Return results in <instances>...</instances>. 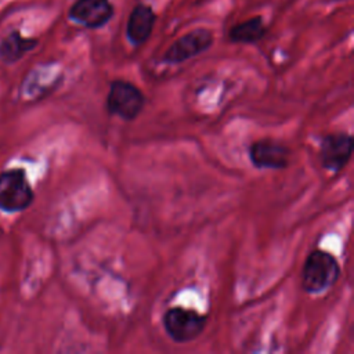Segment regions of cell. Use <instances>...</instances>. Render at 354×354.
I'll return each mask as SVG.
<instances>
[{"instance_id":"obj_3","label":"cell","mask_w":354,"mask_h":354,"mask_svg":"<svg viewBox=\"0 0 354 354\" xmlns=\"http://www.w3.org/2000/svg\"><path fill=\"white\" fill-rule=\"evenodd\" d=\"M213 43L214 35L209 28H195L174 40L165 51L162 61L170 65L183 64L207 51Z\"/></svg>"},{"instance_id":"obj_8","label":"cell","mask_w":354,"mask_h":354,"mask_svg":"<svg viewBox=\"0 0 354 354\" xmlns=\"http://www.w3.org/2000/svg\"><path fill=\"white\" fill-rule=\"evenodd\" d=\"M289 148L275 140L263 138L249 148V158L259 169H285L289 163Z\"/></svg>"},{"instance_id":"obj_9","label":"cell","mask_w":354,"mask_h":354,"mask_svg":"<svg viewBox=\"0 0 354 354\" xmlns=\"http://www.w3.org/2000/svg\"><path fill=\"white\" fill-rule=\"evenodd\" d=\"M158 14L152 6L147 3H137L127 18L126 22V37L134 47L142 46L152 35Z\"/></svg>"},{"instance_id":"obj_4","label":"cell","mask_w":354,"mask_h":354,"mask_svg":"<svg viewBox=\"0 0 354 354\" xmlns=\"http://www.w3.org/2000/svg\"><path fill=\"white\" fill-rule=\"evenodd\" d=\"M33 201V191L21 169L0 174V207L7 212H21Z\"/></svg>"},{"instance_id":"obj_11","label":"cell","mask_w":354,"mask_h":354,"mask_svg":"<svg viewBox=\"0 0 354 354\" xmlns=\"http://www.w3.org/2000/svg\"><path fill=\"white\" fill-rule=\"evenodd\" d=\"M37 46V39L24 37L18 30L11 32L0 43V58L3 62L12 64L22 58L28 51Z\"/></svg>"},{"instance_id":"obj_7","label":"cell","mask_w":354,"mask_h":354,"mask_svg":"<svg viewBox=\"0 0 354 354\" xmlns=\"http://www.w3.org/2000/svg\"><path fill=\"white\" fill-rule=\"evenodd\" d=\"M353 137L347 133L326 134L321 140L319 158L325 169L339 171L346 167L353 153Z\"/></svg>"},{"instance_id":"obj_10","label":"cell","mask_w":354,"mask_h":354,"mask_svg":"<svg viewBox=\"0 0 354 354\" xmlns=\"http://www.w3.org/2000/svg\"><path fill=\"white\" fill-rule=\"evenodd\" d=\"M267 25L261 15L250 17L232 25L228 30V40L235 44H254L267 35Z\"/></svg>"},{"instance_id":"obj_2","label":"cell","mask_w":354,"mask_h":354,"mask_svg":"<svg viewBox=\"0 0 354 354\" xmlns=\"http://www.w3.org/2000/svg\"><path fill=\"white\" fill-rule=\"evenodd\" d=\"M144 104V94L133 83L120 79L111 83L106 97V106L109 113L116 115L124 120H134L142 111Z\"/></svg>"},{"instance_id":"obj_5","label":"cell","mask_w":354,"mask_h":354,"mask_svg":"<svg viewBox=\"0 0 354 354\" xmlns=\"http://www.w3.org/2000/svg\"><path fill=\"white\" fill-rule=\"evenodd\" d=\"M163 326L170 339L177 343H188L202 333L206 317L194 310L173 307L163 315Z\"/></svg>"},{"instance_id":"obj_6","label":"cell","mask_w":354,"mask_h":354,"mask_svg":"<svg viewBox=\"0 0 354 354\" xmlns=\"http://www.w3.org/2000/svg\"><path fill=\"white\" fill-rule=\"evenodd\" d=\"M115 6L111 0H75L68 18L86 29H101L112 21Z\"/></svg>"},{"instance_id":"obj_1","label":"cell","mask_w":354,"mask_h":354,"mask_svg":"<svg viewBox=\"0 0 354 354\" xmlns=\"http://www.w3.org/2000/svg\"><path fill=\"white\" fill-rule=\"evenodd\" d=\"M340 275L337 260L328 252H311L303 267L301 285L308 293H322L332 288Z\"/></svg>"}]
</instances>
